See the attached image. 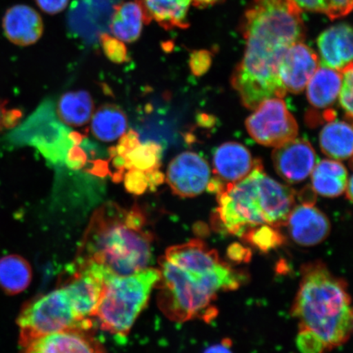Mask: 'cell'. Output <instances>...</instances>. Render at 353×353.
I'll list each match as a JSON object with an SVG mask.
<instances>
[{
  "instance_id": "277c9868",
  "label": "cell",
  "mask_w": 353,
  "mask_h": 353,
  "mask_svg": "<svg viewBox=\"0 0 353 353\" xmlns=\"http://www.w3.org/2000/svg\"><path fill=\"white\" fill-rule=\"evenodd\" d=\"M217 196L221 226L240 236L259 225L284 226L295 202L294 190L265 174L259 160L246 178L225 185Z\"/></svg>"
},
{
  "instance_id": "ba28073f",
  "label": "cell",
  "mask_w": 353,
  "mask_h": 353,
  "mask_svg": "<svg viewBox=\"0 0 353 353\" xmlns=\"http://www.w3.org/2000/svg\"><path fill=\"white\" fill-rule=\"evenodd\" d=\"M246 129L259 144L276 148L296 138L298 123L285 101L273 98L263 101L245 122Z\"/></svg>"
},
{
  "instance_id": "ee69618b",
  "label": "cell",
  "mask_w": 353,
  "mask_h": 353,
  "mask_svg": "<svg viewBox=\"0 0 353 353\" xmlns=\"http://www.w3.org/2000/svg\"><path fill=\"white\" fill-rule=\"evenodd\" d=\"M347 192V197L348 200L352 201V178L350 176V179L347 180V187L345 189Z\"/></svg>"
},
{
  "instance_id": "d590c367",
  "label": "cell",
  "mask_w": 353,
  "mask_h": 353,
  "mask_svg": "<svg viewBox=\"0 0 353 353\" xmlns=\"http://www.w3.org/2000/svg\"><path fill=\"white\" fill-rule=\"evenodd\" d=\"M35 2L43 12L48 14H56L65 10L69 0H35Z\"/></svg>"
},
{
  "instance_id": "74e56055",
  "label": "cell",
  "mask_w": 353,
  "mask_h": 353,
  "mask_svg": "<svg viewBox=\"0 0 353 353\" xmlns=\"http://www.w3.org/2000/svg\"><path fill=\"white\" fill-rule=\"evenodd\" d=\"M21 118V112L19 110H6L4 117V128L11 129L19 122Z\"/></svg>"
},
{
  "instance_id": "30bf717a",
  "label": "cell",
  "mask_w": 353,
  "mask_h": 353,
  "mask_svg": "<svg viewBox=\"0 0 353 353\" xmlns=\"http://www.w3.org/2000/svg\"><path fill=\"white\" fill-rule=\"evenodd\" d=\"M272 161L281 179L289 183H299L312 174L316 154L310 143L295 138L278 145L272 153Z\"/></svg>"
},
{
  "instance_id": "44dd1931",
  "label": "cell",
  "mask_w": 353,
  "mask_h": 353,
  "mask_svg": "<svg viewBox=\"0 0 353 353\" xmlns=\"http://www.w3.org/2000/svg\"><path fill=\"white\" fill-rule=\"evenodd\" d=\"M313 189L325 197H337L345 192L347 171L341 163L324 160L316 165L312 172Z\"/></svg>"
},
{
  "instance_id": "484cf974",
  "label": "cell",
  "mask_w": 353,
  "mask_h": 353,
  "mask_svg": "<svg viewBox=\"0 0 353 353\" xmlns=\"http://www.w3.org/2000/svg\"><path fill=\"white\" fill-rule=\"evenodd\" d=\"M277 228L268 224L259 225L247 230L241 237L255 249L268 253L285 242L283 236Z\"/></svg>"
},
{
  "instance_id": "3957f363",
  "label": "cell",
  "mask_w": 353,
  "mask_h": 353,
  "mask_svg": "<svg viewBox=\"0 0 353 353\" xmlns=\"http://www.w3.org/2000/svg\"><path fill=\"white\" fill-rule=\"evenodd\" d=\"M292 314L300 329L316 334L328 351L343 345L351 336L352 309L347 284L321 262L302 268Z\"/></svg>"
},
{
  "instance_id": "d4e9b609",
  "label": "cell",
  "mask_w": 353,
  "mask_h": 353,
  "mask_svg": "<svg viewBox=\"0 0 353 353\" xmlns=\"http://www.w3.org/2000/svg\"><path fill=\"white\" fill-rule=\"evenodd\" d=\"M162 152L161 145L153 141H149L143 144L140 143L138 147L126 154L125 170L135 169L143 172L160 170Z\"/></svg>"
},
{
  "instance_id": "4316f807",
  "label": "cell",
  "mask_w": 353,
  "mask_h": 353,
  "mask_svg": "<svg viewBox=\"0 0 353 353\" xmlns=\"http://www.w3.org/2000/svg\"><path fill=\"white\" fill-rule=\"evenodd\" d=\"M300 10L324 13L334 20L352 11V0H292Z\"/></svg>"
},
{
  "instance_id": "7a4b0ae2",
  "label": "cell",
  "mask_w": 353,
  "mask_h": 353,
  "mask_svg": "<svg viewBox=\"0 0 353 353\" xmlns=\"http://www.w3.org/2000/svg\"><path fill=\"white\" fill-rule=\"evenodd\" d=\"M153 234L138 205L123 208L101 205L91 216L74 260L94 263L112 275H127L148 267Z\"/></svg>"
},
{
  "instance_id": "8fae6325",
  "label": "cell",
  "mask_w": 353,
  "mask_h": 353,
  "mask_svg": "<svg viewBox=\"0 0 353 353\" xmlns=\"http://www.w3.org/2000/svg\"><path fill=\"white\" fill-rule=\"evenodd\" d=\"M319 68L316 52L303 42L291 46L278 65V77L286 92L298 94L304 90Z\"/></svg>"
},
{
  "instance_id": "ac0fdd59",
  "label": "cell",
  "mask_w": 353,
  "mask_h": 353,
  "mask_svg": "<svg viewBox=\"0 0 353 353\" xmlns=\"http://www.w3.org/2000/svg\"><path fill=\"white\" fill-rule=\"evenodd\" d=\"M343 74L339 70L321 66L307 83L309 103L316 108H325L336 101L341 91Z\"/></svg>"
},
{
  "instance_id": "8992f818",
  "label": "cell",
  "mask_w": 353,
  "mask_h": 353,
  "mask_svg": "<svg viewBox=\"0 0 353 353\" xmlns=\"http://www.w3.org/2000/svg\"><path fill=\"white\" fill-rule=\"evenodd\" d=\"M159 279L158 268L149 267L130 274L110 276L95 315L101 329L125 338L147 307Z\"/></svg>"
},
{
  "instance_id": "9c48e42d",
  "label": "cell",
  "mask_w": 353,
  "mask_h": 353,
  "mask_svg": "<svg viewBox=\"0 0 353 353\" xmlns=\"http://www.w3.org/2000/svg\"><path fill=\"white\" fill-rule=\"evenodd\" d=\"M211 171L208 163L196 152H182L170 163L167 183L176 196L195 197L209 186Z\"/></svg>"
},
{
  "instance_id": "e0dca14e",
  "label": "cell",
  "mask_w": 353,
  "mask_h": 353,
  "mask_svg": "<svg viewBox=\"0 0 353 353\" xmlns=\"http://www.w3.org/2000/svg\"><path fill=\"white\" fill-rule=\"evenodd\" d=\"M150 21L142 3L135 0L122 3L114 8L110 28L114 37L132 43L140 37L143 26Z\"/></svg>"
},
{
  "instance_id": "cb8c5ba5",
  "label": "cell",
  "mask_w": 353,
  "mask_h": 353,
  "mask_svg": "<svg viewBox=\"0 0 353 353\" xmlns=\"http://www.w3.org/2000/svg\"><path fill=\"white\" fill-rule=\"evenodd\" d=\"M94 110V101L87 91H72L61 97L57 113L65 125L79 127L90 121Z\"/></svg>"
},
{
  "instance_id": "9a60e30c",
  "label": "cell",
  "mask_w": 353,
  "mask_h": 353,
  "mask_svg": "<svg viewBox=\"0 0 353 353\" xmlns=\"http://www.w3.org/2000/svg\"><path fill=\"white\" fill-rule=\"evenodd\" d=\"M259 160H254L248 149L238 143H226L216 150L214 171L223 184H234L246 178Z\"/></svg>"
},
{
  "instance_id": "d6986e66",
  "label": "cell",
  "mask_w": 353,
  "mask_h": 353,
  "mask_svg": "<svg viewBox=\"0 0 353 353\" xmlns=\"http://www.w3.org/2000/svg\"><path fill=\"white\" fill-rule=\"evenodd\" d=\"M150 20L166 30L187 28L188 13L192 0H139Z\"/></svg>"
},
{
  "instance_id": "5bb4252c",
  "label": "cell",
  "mask_w": 353,
  "mask_h": 353,
  "mask_svg": "<svg viewBox=\"0 0 353 353\" xmlns=\"http://www.w3.org/2000/svg\"><path fill=\"white\" fill-rule=\"evenodd\" d=\"M6 38L17 46H29L42 37V17L34 8L24 4L12 6L6 11L2 20Z\"/></svg>"
},
{
  "instance_id": "ab89813d",
  "label": "cell",
  "mask_w": 353,
  "mask_h": 353,
  "mask_svg": "<svg viewBox=\"0 0 353 353\" xmlns=\"http://www.w3.org/2000/svg\"><path fill=\"white\" fill-rule=\"evenodd\" d=\"M91 170L92 174L105 176L109 173L108 162L103 161H96L94 162V168Z\"/></svg>"
},
{
  "instance_id": "8d00e7d4",
  "label": "cell",
  "mask_w": 353,
  "mask_h": 353,
  "mask_svg": "<svg viewBox=\"0 0 353 353\" xmlns=\"http://www.w3.org/2000/svg\"><path fill=\"white\" fill-rule=\"evenodd\" d=\"M148 180L149 189L154 191L159 186L164 183L165 174L160 170L145 172Z\"/></svg>"
},
{
  "instance_id": "60d3db41",
  "label": "cell",
  "mask_w": 353,
  "mask_h": 353,
  "mask_svg": "<svg viewBox=\"0 0 353 353\" xmlns=\"http://www.w3.org/2000/svg\"><path fill=\"white\" fill-rule=\"evenodd\" d=\"M85 138L81 134L77 132H70L68 139L73 145H79L82 142V140Z\"/></svg>"
},
{
  "instance_id": "6da1fadb",
  "label": "cell",
  "mask_w": 353,
  "mask_h": 353,
  "mask_svg": "<svg viewBox=\"0 0 353 353\" xmlns=\"http://www.w3.org/2000/svg\"><path fill=\"white\" fill-rule=\"evenodd\" d=\"M246 48L232 83L247 108L285 96L278 65L287 50L303 42L305 26L292 0H254L243 21Z\"/></svg>"
},
{
  "instance_id": "836d02e7",
  "label": "cell",
  "mask_w": 353,
  "mask_h": 353,
  "mask_svg": "<svg viewBox=\"0 0 353 353\" xmlns=\"http://www.w3.org/2000/svg\"><path fill=\"white\" fill-rule=\"evenodd\" d=\"M87 162V154L81 148L74 145L65 154L66 165L72 170H82Z\"/></svg>"
},
{
  "instance_id": "f35d334b",
  "label": "cell",
  "mask_w": 353,
  "mask_h": 353,
  "mask_svg": "<svg viewBox=\"0 0 353 353\" xmlns=\"http://www.w3.org/2000/svg\"><path fill=\"white\" fill-rule=\"evenodd\" d=\"M204 353H233L231 350V341L229 339H224L222 343L206 348Z\"/></svg>"
},
{
  "instance_id": "e575fe53",
  "label": "cell",
  "mask_w": 353,
  "mask_h": 353,
  "mask_svg": "<svg viewBox=\"0 0 353 353\" xmlns=\"http://www.w3.org/2000/svg\"><path fill=\"white\" fill-rule=\"evenodd\" d=\"M250 250L248 248L239 244V243H234L228 250V257L232 262L244 263L249 262L251 258Z\"/></svg>"
},
{
  "instance_id": "f546056e",
  "label": "cell",
  "mask_w": 353,
  "mask_h": 353,
  "mask_svg": "<svg viewBox=\"0 0 353 353\" xmlns=\"http://www.w3.org/2000/svg\"><path fill=\"white\" fill-rule=\"evenodd\" d=\"M123 180L126 191L132 195L142 196L149 189L147 174L142 170H127Z\"/></svg>"
},
{
  "instance_id": "d6a6232c",
  "label": "cell",
  "mask_w": 353,
  "mask_h": 353,
  "mask_svg": "<svg viewBox=\"0 0 353 353\" xmlns=\"http://www.w3.org/2000/svg\"><path fill=\"white\" fill-rule=\"evenodd\" d=\"M211 64V57L209 52L196 51L190 57V68L196 76H201L209 70Z\"/></svg>"
},
{
  "instance_id": "603a6c76",
  "label": "cell",
  "mask_w": 353,
  "mask_h": 353,
  "mask_svg": "<svg viewBox=\"0 0 353 353\" xmlns=\"http://www.w3.org/2000/svg\"><path fill=\"white\" fill-rule=\"evenodd\" d=\"M352 129L350 123L333 121L327 123L320 134V145L325 156L337 161L352 157Z\"/></svg>"
},
{
  "instance_id": "7402d4cb",
  "label": "cell",
  "mask_w": 353,
  "mask_h": 353,
  "mask_svg": "<svg viewBox=\"0 0 353 353\" xmlns=\"http://www.w3.org/2000/svg\"><path fill=\"white\" fill-rule=\"evenodd\" d=\"M127 127V116L116 105H101L92 114V134L101 142L110 143L120 139L126 132Z\"/></svg>"
},
{
  "instance_id": "ffe728a7",
  "label": "cell",
  "mask_w": 353,
  "mask_h": 353,
  "mask_svg": "<svg viewBox=\"0 0 353 353\" xmlns=\"http://www.w3.org/2000/svg\"><path fill=\"white\" fill-rule=\"evenodd\" d=\"M32 268L19 254H8L0 259V288L8 295L23 292L32 283Z\"/></svg>"
},
{
  "instance_id": "7c38bea8",
  "label": "cell",
  "mask_w": 353,
  "mask_h": 353,
  "mask_svg": "<svg viewBox=\"0 0 353 353\" xmlns=\"http://www.w3.org/2000/svg\"><path fill=\"white\" fill-rule=\"evenodd\" d=\"M21 353H107L92 331L72 330L44 335L21 346Z\"/></svg>"
},
{
  "instance_id": "2e32d148",
  "label": "cell",
  "mask_w": 353,
  "mask_h": 353,
  "mask_svg": "<svg viewBox=\"0 0 353 353\" xmlns=\"http://www.w3.org/2000/svg\"><path fill=\"white\" fill-rule=\"evenodd\" d=\"M321 65L342 70L352 63V29L346 23L331 26L317 39Z\"/></svg>"
},
{
  "instance_id": "4fadbf2b",
  "label": "cell",
  "mask_w": 353,
  "mask_h": 353,
  "mask_svg": "<svg viewBox=\"0 0 353 353\" xmlns=\"http://www.w3.org/2000/svg\"><path fill=\"white\" fill-rule=\"evenodd\" d=\"M285 225L291 239L304 247L320 244L330 232V223L326 215L307 203L294 207Z\"/></svg>"
},
{
  "instance_id": "52a82bcc",
  "label": "cell",
  "mask_w": 353,
  "mask_h": 353,
  "mask_svg": "<svg viewBox=\"0 0 353 353\" xmlns=\"http://www.w3.org/2000/svg\"><path fill=\"white\" fill-rule=\"evenodd\" d=\"M94 321L86 319L64 286L38 295L22 306L17 319L21 347L44 335L61 331H92Z\"/></svg>"
},
{
  "instance_id": "83f0119b",
  "label": "cell",
  "mask_w": 353,
  "mask_h": 353,
  "mask_svg": "<svg viewBox=\"0 0 353 353\" xmlns=\"http://www.w3.org/2000/svg\"><path fill=\"white\" fill-rule=\"evenodd\" d=\"M101 48L110 61L117 64H121L128 61V51L125 44L120 39L103 34L100 37Z\"/></svg>"
},
{
  "instance_id": "f1b7e54d",
  "label": "cell",
  "mask_w": 353,
  "mask_h": 353,
  "mask_svg": "<svg viewBox=\"0 0 353 353\" xmlns=\"http://www.w3.org/2000/svg\"><path fill=\"white\" fill-rule=\"evenodd\" d=\"M343 79L341 91H339V101L347 117L352 118V87L353 70L352 63L346 66L342 70Z\"/></svg>"
},
{
  "instance_id": "7bdbcfd3",
  "label": "cell",
  "mask_w": 353,
  "mask_h": 353,
  "mask_svg": "<svg viewBox=\"0 0 353 353\" xmlns=\"http://www.w3.org/2000/svg\"><path fill=\"white\" fill-rule=\"evenodd\" d=\"M6 109L4 104L0 101V134L4 129V117H6Z\"/></svg>"
},
{
  "instance_id": "4dcf8cb0",
  "label": "cell",
  "mask_w": 353,
  "mask_h": 353,
  "mask_svg": "<svg viewBox=\"0 0 353 353\" xmlns=\"http://www.w3.org/2000/svg\"><path fill=\"white\" fill-rule=\"evenodd\" d=\"M296 343L301 353H325L328 351L321 339L307 330L300 329Z\"/></svg>"
},
{
  "instance_id": "1f68e13d",
  "label": "cell",
  "mask_w": 353,
  "mask_h": 353,
  "mask_svg": "<svg viewBox=\"0 0 353 353\" xmlns=\"http://www.w3.org/2000/svg\"><path fill=\"white\" fill-rule=\"evenodd\" d=\"M139 135L134 130L125 132L119 140L117 145L113 147L114 152L123 158L140 144Z\"/></svg>"
},
{
  "instance_id": "5b68a950",
  "label": "cell",
  "mask_w": 353,
  "mask_h": 353,
  "mask_svg": "<svg viewBox=\"0 0 353 353\" xmlns=\"http://www.w3.org/2000/svg\"><path fill=\"white\" fill-rule=\"evenodd\" d=\"M157 304L168 319L185 322L195 319H214L213 302L219 291L240 288L242 273L229 267L208 276L197 275L161 256L159 259Z\"/></svg>"
},
{
  "instance_id": "b9f144b4",
  "label": "cell",
  "mask_w": 353,
  "mask_h": 353,
  "mask_svg": "<svg viewBox=\"0 0 353 353\" xmlns=\"http://www.w3.org/2000/svg\"><path fill=\"white\" fill-rule=\"evenodd\" d=\"M194 6L196 7H207L221 1V0H192Z\"/></svg>"
}]
</instances>
